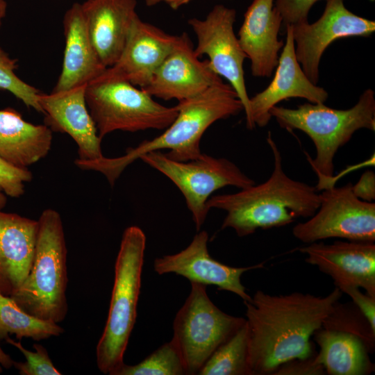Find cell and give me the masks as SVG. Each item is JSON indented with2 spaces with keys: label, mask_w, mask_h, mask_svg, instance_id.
<instances>
[{
  "label": "cell",
  "mask_w": 375,
  "mask_h": 375,
  "mask_svg": "<svg viewBox=\"0 0 375 375\" xmlns=\"http://www.w3.org/2000/svg\"><path fill=\"white\" fill-rule=\"evenodd\" d=\"M199 375H253L249 362L247 322L211 355Z\"/></svg>",
  "instance_id": "26"
},
{
  "label": "cell",
  "mask_w": 375,
  "mask_h": 375,
  "mask_svg": "<svg viewBox=\"0 0 375 375\" xmlns=\"http://www.w3.org/2000/svg\"><path fill=\"white\" fill-rule=\"evenodd\" d=\"M269 113L281 127L300 130L312 140L316 155L308 161L318 178L315 188L322 191L333 185L334 157L338 149L356 131H375L374 92L365 90L356 104L346 110L308 102L294 109L275 106Z\"/></svg>",
  "instance_id": "4"
},
{
  "label": "cell",
  "mask_w": 375,
  "mask_h": 375,
  "mask_svg": "<svg viewBox=\"0 0 375 375\" xmlns=\"http://www.w3.org/2000/svg\"><path fill=\"white\" fill-rule=\"evenodd\" d=\"M322 328L349 333L359 338L369 353L375 349V329L353 302L334 305Z\"/></svg>",
  "instance_id": "27"
},
{
  "label": "cell",
  "mask_w": 375,
  "mask_h": 375,
  "mask_svg": "<svg viewBox=\"0 0 375 375\" xmlns=\"http://www.w3.org/2000/svg\"><path fill=\"white\" fill-rule=\"evenodd\" d=\"M236 11L216 5L204 19L190 18L188 23L195 34L196 54L206 55L210 68L228 81L236 92L245 112L247 127L253 129L249 100L245 84L243 64L247 58L234 33Z\"/></svg>",
  "instance_id": "11"
},
{
  "label": "cell",
  "mask_w": 375,
  "mask_h": 375,
  "mask_svg": "<svg viewBox=\"0 0 375 375\" xmlns=\"http://www.w3.org/2000/svg\"><path fill=\"white\" fill-rule=\"evenodd\" d=\"M85 96L101 139L116 131L165 130L178 113L176 106H165L128 81L103 75L86 85Z\"/></svg>",
  "instance_id": "7"
},
{
  "label": "cell",
  "mask_w": 375,
  "mask_h": 375,
  "mask_svg": "<svg viewBox=\"0 0 375 375\" xmlns=\"http://www.w3.org/2000/svg\"><path fill=\"white\" fill-rule=\"evenodd\" d=\"M267 143L273 153L274 169L265 182L240 191L211 197L207 207L226 212L222 229L233 228L239 237L258 229L284 226L297 218H310L317 210L320 196L316 188L294 180L284 172L280 151L270 132Z\"/></svg>",
  "instance_id": "2"
},
{
  "label": "cell",
  "mask_w": 375,
  "mask_h": 375,
  "mask_svg": "<svg viewBox=\"0 0 375 375\" xmlns=\"http://www.w3.org/2000/svg\"><path fill=\"white\" fill-rule=\"evenodd\" d=\"M37 231L38 220L0 210V294L12 296L27 276Z\"/></svg>",
  "instance_id": "22"
},
{
  "label": "cell",
  "mask_w": 375,
  "mask_h": 375,
  "mask_svg": "<svg viewBox=\"0 0 375 375\" xmlns=\"http://www.w3.org/2000/svg\"><path fill=\"white\" fill-rule=\"evenodd\" d=\"M285 29V42L273 80L249 100L254 126H265L272 118L270 110L283 100L303 98L311 103H324L328 97L327 91L312 83L303 72L297 59L291 25Z\"/></svg>",
  "instance_id": "16"
},
{
  "label": "cell",
  "mask_w": 375,
  "mask_h": 375,
  "mask_svg": "<svg viewBox=\"0 0 375 375\" xmlns=\"http://www.w3.org/2000/svg\"><path fill=\"white\" fill-rule=\"evenodd\" d=\"M81 86L70 90L41 93L38 102L45 115V124L52 131L69 135L78 146V160L102 158L101 140L88 110L85 91Z\"/></svg>",
  "instance_id": "18"
},
{
  "label": "cell",
  "mask_w": 375,
  "mask_h": 375,
  "mask_svg": "<svg viewBox=\"0 0 375 375\" xmlns=\"http://www.w3.org/2000/svg\"><path fill=\"white\" fill-rule=\"evenodd\" d=\"M7 2L6 0H0V28L2 26L3 20L6 15Z\"/></svg>",
  "instance_id": "38"
},
{
  "label": "cell",
  "mask_w": 375,
  "mask_h": 375,
  "mask_svg": "<svg viewBox=\"0 0 375 375\" xmlns=\"http://www.w3.org/2000/svg\"><path fill=\"white\" fill-rule=\"evenodd\" d=\"M192 0H165V3L173 10H177L179 8L189 3Z\"/></svg>",
  "instance_id": "37"
},
{
  "label": "cell",
  "mask_w": 375,
  "mask_h": 375,
  "mask_svg": "<svg viewBox=\"0 0 375 375\" xmlns=\"http://www.w3.org/2000/svg\"><path fill=\"white\" fill-rule=\"evenodd\" d=\"M322 191L315 214L292 228L297 240L306 244L328 238L374 242V203L358 198L351 183Z\"/></svg>",
  "instance_id": "10"
},
{
  "label": "cell",
  "mask_w": 375,
  "mask_h": 375,
  "mask_svg": "<svg viewBox=\"0 0 375 375\" xmlns=\"http://www.w3.org/2000/svg\"><path fill=\"white\" fill-rule=\"evenodd\" d=\"M299 251L305 261L329 276L341 291L362 288L375 297V244L372 242L341 241L332 244L312 242Z\"/></svg>",
  "instance_id": "14"
},
{
  "label": "cell",
  "mask_w": 375,
  "mask_h": 375,
  "mask_svg": "<svg viewBox=\"0 0 375 375\" xmlns=\"http://www.w3.org/2000/svg\"><path fill=\"white\" fill-rule=\"evenodd\" d=\"M222 82L212 71L208 60H201L189 36L178 35L172 51L143 88L153 97L178 101L195 97L210 86Z\"/></svg>",
  "instance_id": "13"
},
{
  "label": "cell",
  "mask_w": 375,
  "mask_h": 375,
  "mask_svg": "<svg viewBox=\"0 0 375 375\" xmlns=\"http://www.w3.org/2000/svg\"><path fill=\"white\" fill-rule=\"evenodd\" d=\"M319 0H275L274 6L281 14L283 23L295 24L308 21L312 6Z\"/></svg>",
  "instance_id": "32"
},
{
  "label": "cell",
  "mask_w": 375,
  "mask_h": 375,
  "mask_svg": "<svg viewBox=\"0 0 375 375\" xmlns=\"http://www.w3.org/2000/svg\"><path fill=\"white\" fill-rule=\"evenodd\" d=\"M140 159L167 176L179 189L197 231L206 220L209 211L206 203L213 192L228 185L243 189L256 184L231 160L205 153L194 160L179 161L156 151L147 153Z\"/></svg>",
  "instance_id": "9"
},
{
  "label": "cell",
  "mask_w": 375,
  "mask_h": 375,
  "mask_svg": "<svg viewBox=\"0 0 375 375\" xmlns=\"http://www.w3.org/2000/svg\"><path fill=\"white\" fill-rule=\"evenodd\" d=\"M323 366L315 356L308 358H296L283 363L273 375H322L325 374Z\"/></svg>",
  "instance_id": "33"
},
{
  "label": "cell",
  "mask_w": 375,
  "mask_h": 375,
  "mask_svg": "<svg viewBox=\"0 0 375 375\" xmlns=\"http://www.w3.org/2000/svg\"><path fill=\"white\" fill-rule=\"evenodd\" d=\"M191 292L174 321V336L187 374L198 372L246 319L228 315L209 299L206 285L191 283Z\"/></svg>",
  "instance_id": "8"
},
{
  "label": "cell",
  "mask_w": 375,
  "mask_h": 375,
  "mask_svg": "<svg viewBox=\"0 0 375 375\" xmlns=\"http://www.w3.org/2000/svg\"><path fill=\"white\" fill-rule=\"evenodd\" d=\"M176 107V118L158 137L128 149L122 156H103L91 160L76 159V165L84 170L101 173L113 185L126 167L149 152L168 149L165 155L169 158L179 161L194 160L202 153L200 142L206 131L215 122L243 110L235 90L223 81L195 97L178 101Z\"/></svg>",
  "instance_id": "3"
},
{
  "label": "cell",
  "mask_w": 375,
  "mask_h": 375,
  "mask_svg": "<svg viewBox=\"0 0 375 375\" xmlns=\"http://www.w3.org/2000/svg\"><path fill=\"white\" fill-rule=\"evenodd\" d=\"M32 173L28 168L12 165L0 156V189L6 196L18 198L24 193V185L31 181Z\"/></svg>",
  "instance_id": "31"
},
{
  "label": "cell",
  "mask_w": 375,
  "mask_h": 375,
  "mask_svg": "<svg viewBox=\"0 0 375 375\" xmlns=\"http://www.w3.org/2000/svg\"><path fill=\"white\" fill-rule=\"evenodd\" d=\"M208 240L206 231L198 233L183 250L156 258L154 270L160 275L174 273L191 283L215 285L219 290L237 294L243 301H250L251 297L247 293L241 276L247 271L263 267L265 262L240 267L224 265L210 256L207 247Z\"/></svg>",
  "instance_id": "15"
},
{
  "label": "cell",
  "mask_w": 375,
  "mask_h": 375,
  "mask_svg": "<svg viewBox=\"0 0 375 375\" xmlns=\"http://www.w3.org/2000/svg\"><path fill=\"white\" fill-rule=\"evenodd\" d=\"M6 342L15 347L26 358V362H13L21 375H60L62 374L53 364L47 349L40 344H34L35 351L24 348L20 342H16L10 337Z\"/></svg>",
  "instance_id": "30"
},
{
  "label": "cell",
  "mask_w": 375,
  "mask_h": 375,
  "mask_svg": "<svg viewBox=\"0 0 375 375\" xmlns=\"http://www.w3.org/2000/svg\"><path fill=\"white\" fill-rule=\"evenodd\" d=\"M17 68V60L0 47V90L10 92L28 108L42 113L38 102L40 92L19 78L15 73Z\"/></svg>",
  "instance_id": "29"
},
{
  "label": "cell",
  "mask_w": 375,
  "mask_h": 375,
  "mask_svg": "<svg viewBox=\"0 0 375 375\" xmlns=\"http://www.w3.org/2000/svg\"><path fill=\"white\" fill-rule=\"evenodd\" d=\"M65 49L62 69L53 92L87 85L106 67L91 42L80 3H74L62 21Z\"/></svg>",
  "instance_id": "21"
},
{
  "label": "cell",
  "mask_w": 375,
  "mask_h": 375,
  "mask_svg": "<svg viewBox=\"0 0 375 375\" xmlns=\"http://www.w3.org/2000/svg\"><path fill=\"white\" fill-rule=\"evenodd\" d=\"M57 323L35 317L22 309L8 296L0 294V340L9 335L16 338H31L40 341L64 333Z\"/></svg>",
  "instance_id": "25"
},
{
  "label": "cell",
  "mask_w": 375,
  "mask_h": 375,
  "mask_svg": "<svg viewBox=\"0 0 375 375\" xmlns=\"http://www.w3.org/2000/svg\"><path fill=\"white\" fill-rule=\"evenodd\" d=\"M52 130L46 124H33L12 108L0 110V156L22 167L36 163L49 153Z\"/></svg>",
  "instance_id": "23"
},
{
  "label": "cell",
  "mask_w": 375,
  "mask_h": 375,
  "mask_svg": "<svg viewBox=\"0 0 375 375\" xmlns=\"http://www.w3.org/2000/svg\"><path fill=\"white\" fill-rule=\"evenodd\" d=\"M177 39L178 35H170L138 16L119 59L101 75L143 88L172 51Z\"/></svg>",
  "instance_id": "17"
},
{
  "label": "cell",
  "mask_w": 375,
  "mask_h": 375,
  "mask_svg": "<svg viewBox=\"0 0 375 375\" xmlns=\"http://www.w3.org/2000/svg\"><path fill=\"white\" fill-rule=\"evenodd\" d=\"M313 335L319 347L315 358L326 374L367 375L374 372L368 349L356 336L322 327Z\"/></svg>",
  "instance_id": "24"
},
{
  "label": "cell",
  "mask_w": 375,
  "mask_h": 375,
  "mask_svg": "<svg viewBox=\"0 0 375 375\" xmlns=\"http://www.w3.org/2000/svg\"><path fill=\"white\" fill-rule=\"evenodd\" d=\"M7 203V197L5 193L0 189V210H2Z\"/></svg>",
  "instance_id": "39"
},
{
  "label": "cell",
  "mask_w": 375,
  "mask_h": 375,
  "mask_svg": "<svg viewBox=\"0 0 375 375\" xmlns=\"http://www.w3.org/2000/svg\"><path fill=\"white\" fill-rule=\"evenodd\" d=\"M335 288L324 297L294 292L273 295L257 290L244 301L253 375L273 374L283 363L314 356V333L342 297Z\"/></svg>",
  "instance_id": "1"
},
{
  "label": "cell",
  "mask_w": 375,
  "mask_h": 375,
  "mask_svg": "<svg viewBox=\"0 0 375 375\" xmlns=\"http://www.w3.org/2000/svg\"><path fill=\"white\" fill-rule=\"evenodd\" d=\"M89 36L107 68L119 59L138 16L136 0H85L81 3Z\"/></svg>",
  "instance_id": "20"
},
{
  "label": "cell",
  "mask_w": 375,
  "mask_h": 375,
  "mask_svg": "<svg viewBox=\"0 0 375 375\" xmlns=\"http://www.w3.org/2000/svg\"><path fill=\"white\" fill-rule=\"evenodd\" d=\"M354 194L360 199L372 202L375 199V174L373 171L364 172L358 181L352 185Z\"/></svg>",
  "instance_id": "35"
},
{
  "label": "cell",
  "mask_w": 375,
  "mask_h": 375,
  "mask_svg": "<svg viewBox=\"0 0 375 375\" xmlns=\"http://www.w3.org/2000/svg\"><path fill=\"white\" fill-rule=\"evenodd\" d=\"M67 247L61 217L53 209H45L38 219L31 267L10 297L30 315L58 324L67 312Z\"/></svg>",
  "instance_id": "5"
},
{
  "label": "cell",
  "mask_w": 375,
  "mask_h": 375,
  "mask_svg": "<svg viewBox=\"0 0 375 375\" xmlns=\"http://www.w3.org/2000/svg\"><path fill=\"white\" fill-rule=\"evenodd\" d=\"M146 236L138 226L125 229L115 265L108 318L96 348L98 369L114 375L124 365V354L133 328L141 286Z\"/></svg>",
  "instance_id": "6"
},
{
  "label": "cell",
  "mask_w": 375,
  "mask_h": 375,
  "mask_svg": "<svg viewBox=\"0 0 375 375\" xmlns=\"http://www.w3.org/2000/svg\"><path fill=\"white\" fill-rule=\"evenodd\" d=\"M14 360L7 354L0 346V374L3 372V369H9L13 366Z\"/></svg>",
  "instance_id": "36"
},
{
  "label": "cell",
  "mask_w": 375,
  "mask_h": 375,
  "mask_svg": "<svg viewBox=\"0 0 375 375\" xmlns=\"http://www.w3.org/2000/svg\"><path fill=\"white\" fill-rule=\"evenodd\" d=\"M290 25L297 59L305 74L315 85L319 81L321 58L333 41L367 37L375 31V22L349 10L344 0H326L322 16L312 24L306 21Z\"/></svg>",
  "instance_id": "12"
},
{
  "label": "cell",
  "mask_w": 375,
  "mask_h": 375,
  "mask_svg": "<svg viewBox=\"0 0 375 375\" xmlns=\"http://www.w3.org/2000/svg\"><path fill=\"white\" fill-rule=\"evenodd\" d=\"M342 292L350 297L352 302L375 329V297L363 293L358 288H347L342 290Z\"/></svg>",
  "instance_id": "34"
},
{
  "label": "cell",
  "mask_w": 375,
  "mask_h": 375,
  "mask_svg": "<svg viewBox=\"0 0 375 375\" xmlns=\"http://www.w3.org/2000/svg\"><path fill=\"white\" fill-rule=\"evenodd\" d=\"M283 19L274 0H253L238 32L239 43L251 60V74L270 77L276 67L284 42L278 40Z\"/></svg>",
  "instance_id": "19"
},
{
  "label": "cell",
  "mask_w": 375,
  "mask_h": 375,
  "mask_svg": "<svg viewBox=\"0 0 375 375\" xmlns=\"http://www.w3.org/2000/svg\"><path fill=\"white\" fill-rule=\"evenodd\" d=\"M145 4L149 6H153L158 5L160 3L165 2V0H144Z\"/></svg>",
  "instance_id": "40"
},
{
  "label": "cell",
  "mask_w": 375,
  "mask_h": 375,
  "mask_svg": "<svg viewBox=\"0 0 375 375\" xmlns=\"http://www.w3.org/2000/svg\"><path fill=\"white\" fill-rule=\"evenodd\" d=\"M187 374L180 352L172 340L135 365H124L114 375Z\"/></svg>",
  "instance_id": "28"
}]
</instances>
